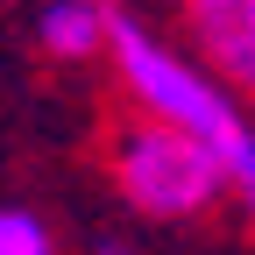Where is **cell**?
I'll list each match as a JSON object with an SVG mask.
<instances>
[{"mask_svg": "<svg viewBox=\"0 0 255 255\" xmlns=\"http://www.w3.org/2000/svg\"><path fill=\"white\" fill-rule=\"evenodd\" d=\"M107 64H114L128 107H135L142 121L177 128V135L206 142L220 163H227L234 199H241V213L255 220V121L241 114L234 92L220 85L170 28H156V21L135 14V7L114 14V57H107Z\"/></svg>", "mask_w": 255, "mask_h": 255, "instance_id": "6da1fadb", "label": "cell"}, {"mask_svg": "<svg viewBox=\"0 0 255 255\" xmlns=\"http://www.w3.org/2000/svg\"><path fill=\"white\" fill-rule=\"evenodd\" d=\"M107 170H114L121 199L142 220H163V227H184V220L213 213L220 199H234V177L206 142L177 135L163 121H142V114H128L107 135Z\"/></svg>", "mask_w": 255, "mask_h": 255, "instance_id": "7a4b0ae2", "label": "cell"}, {"mask_svg": "<svg viewBox=\"0 0 255 255\" xmlns=\"http://www.w3.org/2000/svg\"><path fill=\"white\" fill-rule=\"evenodd\" d=\"M177 43L234 100H255V0H184L177 7Z\"/></svg>", "mask_w": 255, "mask_h": 255, "instance_id": "3957f363", "label": "cell"}, {"mask_svg": "<svg viewBox=\"0 0 255 255\" xmlns=\"http://www.w3.org/2000/svg\"><path fill=\"white\" fill-rule=\"evenodd\" d=\"M114 14L121 7H100V0H43L28 7V36L50 64H100L114 57Z\"/></svg>", "mask_w": 255, "mask_h": 255, "instance_id": "277c9868", "label": "cell"}, {"mask_svg": "<svg viewBox=\"0 0 255 255\" xmlns=\"http://www.w3.org/2000/svg\"><path fill=\"white\" fill-rule=\"evenodd\" d=\"M0 255H57V227L36 206H7L0 213Z\"/></svg>", "mask_w": 255, "mask_h": 255, "instance_id": "5b68a950", "label": "cell"}, {"mask_svg": "<svg viewBox=\"0 0 255 255\" xmlns=\"http://www.w3.org/2000/svg\"><path fill=\"white\" fill-rule=\"evenodd\" d=\"M85 255H149V248H142V241H128V234H100Z\"/></svg>", "mask_w": 255, "mask_h": 255, "instance_id": "8992f818", "label": "cell"}]
</instances>
